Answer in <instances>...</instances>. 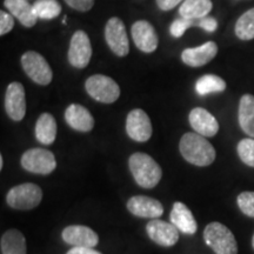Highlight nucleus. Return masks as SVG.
<instances>
[{
    "label": "nucleus",
    "instance_id": "1",
    "mask_svg": "<svg viewBox=\"0 0 254 254\" xmlns=\"http://www.w3.org/2000/svg\"><path fill=\"white\" fill-rule=\"evenodd\" d=\"M179 150L187 163L195 166H209L215 160L214 147L198 133H185L180 139Z\"/></svg>",
    "mask_w": 254,
    "mask_h": 254
},
{
    "label": "nucleus",
    "instance_id": "2",
    "mask_svg": "<svg viewBox=\"0 0 254 254\" xmlns=\"http://www.w3.org/2000/svg\"><path fill=\"white\" fill-rule=\"evenodd\" d=\"M128 166L135 183L142 189H153L163 177V170L151 155L136 152L128 159Z\"/></svg>",
    "mask_w": 254,
    "mask_h": 254
},
{
    "label": "nucleus",
    "instance_id": "3",
    "mask_svg": "<svg viewBox=\"0 0 254 254\" xmlns=\"http://www.w3.org/2000/svg\"><path fill=\"white\" fill-rule=\"evenodd\" d=\"M204 240L215 254H238L236 237L220 222H211L205 227Z\"/></svg>",
    "mask_w": 254,
    "mask_h": 254
},
{
    "label": "nucleus",
    "instance_id": "4",
    "mask_svg": "<svg viewBox=\"0 0 254 254\" xmlns=\"http://www.w3.org/2000/svg\"><path fill=\"white\" fill-rule=\"evenodd\" d=\"M43 190L36 184L26 183L12 187L6 195V202L14 209H33L41 202Z\"/></svg>",
    "mask_w": 254,
    "mask_h": 254
},
{
    "label": "nucleus",
    "instance_id": "5",
    "mask_svg": "<svg viewBox=\"0 0 254 254\" xmlns=\"http://www.w3.org/2000/svg\"><path fill=\"white\" fill-rule=\"evenodd\" d=\"M85 88L91 98L103 104H113L120 97L119 85L104 74H94L88 78Z\"/></svg>",
    "mask_w": 254,
    "mask_h": 254
},
{
    "label": "nucleus",
    "instance_id": "6",
    "mask_svg": "<svg viewBox=\"0 0 254 254\" xmlns=\"http://www.w3.org/2000/svg\"><path fill=\"white\" fill-rule=\"evenodd\" d=\"M21 66L27 77L36 84L47 86L53 79V72L50 64L40 53L27 51L21 56Z\"/></svg>",
    "mask_w": 254,
    "mask_h": 254
},
{
    "label": "nucleus",
    "instance_id": "7",
    "mask_svg": "<svg viewBox=\"0 0 254 254\" xmlns=\"http://www.w3.org/2000/svg\"><path fill=\"white\" fill-rule=\"evenodd\" d=\"M21 166L27 172L46 176L56 170L57 161L55 154L51 151L44 148H31L21 157Z\"/></svg>",
    "mask_w": 254,
    "mask_h": 254
},
{
    "label": "nucleus",
    "instance_id": "8",
    "mask_svg": "<svg viewBox=\"0 0 254 254\" xmlns=\"http://www.w3.org/2000/svg\"><path fill=\"white\" fill-rule=\"evenodd\" d=\"M105 39L107 45L116 56L125 57L129 52V43L127 38L125 24L118 17L109 19L105 27Z\"/></svg>",
    "mask_w": 254,
    "mask_h": 254
},
{
    "label": "nucleus",
    "instance_id": "9",
    "mask_svg": "<svg viewBox=\"0 0 254 254\" xmlns=\"http://www.w3.org/2000/svg\"><path fill=\"white\" fill-rule=\"evenodd\" d=\"M68 63L75 68H85L92 58V46L86 32L78 30L73 33L68 47Z\"/></svg>",
    "mask_w": 254,
    "mask_h": 254
},
{
    "label": "nucleus",
    "instance_id": "10",
    "mask_svg": "<svg viewBox=\"0 0 254 254\" xmlns=\"http://www.w3.org/2000/svg\"><path fill=\"white\" fill-rule=\"evenodd\" d=\"M126 132L132 140L148 141L152 136V123L150 117L140 109L132 110L126 118Z\"/></svg>",
    "mask_w": 254,
    "mask_h": 254
},
{
    "label": "nucleus",
    "instance_id": "11",
    "mask_svg": "<svg viewBox=\"0 0 254 254\" xmlns=\"http://www.w3.org/2000/svg\"><path fill=\"white\" fill-rule=\"evenodd\" d=\"M5 110L13 122H21L26 114L25 88L20 82H11L5 94Z\"/></svg>",
    "mask_w": 254,
    "mask_h": 254
},
{
    "label": "nucleus",
    "instance_id": "12",
    "mask_svg": "<svg viewBox=\"0 0 254 254\" xmlns=\"http://www.w3.org/2000/svg\"><path fill=\"white\" fill-rule=\"evenodd\" d=\"M148 237L158 245L164 247L174 246L179 240V230L172 222H166L160 219H153L146 225Z\"/></svg>",
    "mask_w": 254,
    "mask_h": 254
},
{
    "label": "nucleus",
    "instance_id": "13",
    "mask_svg": "<svg viewBox=\"0 0 254 254\" xmlns=\"http://www.w3.org/2000/svg\"><path fill=\"white\" fill-rule=\"evenodd\" d=\"M131 34L135 46L141 52L152 53L158 49V36L153 25L146 20H138L132 25Z\"/></svg>",
    "mask_w": 254,
    "mask_h": 254
},
{
    "label": "nucleus",
    "instance_id": "14",
    "mask_svg": "<svg viewBox=\"0 0 254 254\" xmlns=\"http://www.w3.org/2000/svg\"><path fill=\"white\" fill-rule=\"evenodd\" d=\"M63 240L73 247H87L93 249L99 243L98 236L92 228L82 225H71L63 231Z\"/></svg>",
    "mask_w": 254,
    "mask_h": 254
},
{
    "label": "nucleus",
    "instance_id": "15",
    "mask_svg": "<svg viewBox=\"0 0 254 254\" xmlns=\"http://www.w3.org/2000/svg\"><path fill=\"white\" fill-rule=\"evenodd\" d=\"M127 209L139 218L158 219L164 213L163 204L151 196L135 195L127 201Z\"/></svg>",
    "mask_w": 254,
    "mask_h": 254
},
{
    "label": "nucleus",
    "instance_id": "16",
    "mask_svg": "<svg viewBox=\"0 0 254 254\" xmlns=\"http://www.w3.org/2000/svg\"><path fill=\"white\" fill-rule=\"evenodd\" d=\"M189 120L190 127L194 129L195 133L205 138L214 136L219 131V123L215 117L202 107H195L190 111Z\"/></svg>",
    "mask_w": 254,
    "mask_h": 254
},
{
    "label": "nucleus",
    "instance_id": "17",
    "mask_svg": "<svg viewBox=\"0 0 254 254\" xmlns=\"http://www.w3.org/2000/svg\"><path fill=\"white\" fill-rule=\"evenodd\" d=\"M218 45L214 41H207L198 47H190L183 51L182 60L190 67H201L215 58Z\"/></svg>",
    "mask_w": 254,
    "mask_h": 254
},
{
    "label": "nucleus",
    "instance_id": "18",
    "mask_svg": "<svg viewBox=\"0 0 254 254\" xmlns=\"http://www.w3.org/2000/svg\"><path fill=\"white\" fill-rule=\"evenodd\" d=\"M65 120L71 128L78 132H90L94 127V118L86 107L71 104L65 111Z\"/></svg>",
    "mask_w": 254,
    "mask_h": 254
},
{
    "label": "nucleus",
    "instance_id": "19",
    "mask_svg": "<svg viewBox=\"0 0 254 254\" xmlns=\"http://www.w3.org/2000/svg\"><path fill=\"white\" fill-rule=\"evenodd\" d=\"M171 222L176 226L179 232L192 236L198 230V225L190 209L184 202H174L170 215Z\"/></svg>",
    "mask_w": 254,
    "mask_h": 254
},
{
    "label": "nucleus",
    "instance_id": "20",
    "mask_svg": "<svg viewBox=\"0 0 254 254\" xmlns=\"http://www.w3.org/2000/svg\"><path fill=\"white\" fill-rule=\"evenodd\" d=\"M4 5L9 13L25 27H33L37 24L38 17L33 5H31L28 0H5Z\"/></svg>",
    "mask_w": 254,
    "mask_h": 254
},
{
    "label": "nucleus",
    "instance_id": "21",
    "mask_svg": "<svg viewBox=\"0 0 254 254\" xmlns=\"http://www.w3.org/2000/svg\"><path fill=\"white\" fill-rule=\"evenodd\" d=\"M57 131L58 126L55 117L50 113L40 114L34 128L37 140L43 145H52L57 138Z\"/></svg>",
    "mask_w": 254,
    "mask_h": 254
},
{
    "label": "nucleus",
    "instance_id": "22",
    "mask_svg": "<svg viewBox=\"0 0 254 254\" xmlns=\"http://www.w3.org/2000/svg\"><path fill=\"white\" fill-rule=\"evenodd\" d=\"M238 119L241 129L250 138H254V95L245 94L241 97Z\"/></svg>",
    "mask_w": 254,
    "mask_h": 254
},
{
    "label": "nucleus",
    "instance_id": "23",
    "mask_svg": "<svg viewBox=\"0 0 254 254\" xmlns=\"http://www.w3.org/2000/svg\"><path fill=\"white\" fill-rule=\"evenodd\" d=\"M212 8V0H184L179 8V14L182 18L190 20H199L207 17Z\"/></svg>",
    "mask_w": 254,
    "mask_h": 254
},
{
    "label": "nucleus",
    "instance_id": "24",
    "mask_svg": "<svg viewBox=\"0 0 254 254\" xmlns=\"http://www.w3.org/2000/svg\"><path fill=\"white\" fill-rule=\"evenodd\" d=\"M0 247L2 254H26V240L18 230L6 231L1 237Z\"/></svg>",
    "mask_w": 254,
    "mask_h": 254
},
{
    "label": "nucleus",
    "instance_id": "25",
    "mask_svg": "<svg viewBox=\"0 0 254 254\" xmlns=\"http://www.w3.org/2000/svg\"><path fill=\"white\" fill-rule=\"evenodd\" d=\"M226 90V81L215 74H205L195 82V91L199 95L220 93Z\"/></svg>",
    "mask_w": 254,
    "mask_h": 254
},
{
    "label": "nucleus",
    "instance_id": "26",
    "mask_svg": "<svg viewBox=\"0 0 254 254\" xmlns=\"http://www.w3.org/2000/svg\"><path fill=\"white\" fill-rule=\"evenodd\" d=\"M234 31L240 40L254 39V7L246 11L238 19Z\"/></svg>",
    "mask_w": 254,
    "mask_h": 254
},
{
    "label": "nucleus",
    "instance_id": "27",
    "mask_svg": "<svg viewBox=\"0 0 254 254\" xmlns=\"http://www.w3.org/2000/svg\"><path fill=\"white\" fill-rule=\"evenodd\" d=\"M33 8L38 19H44V20L55 19L62 13V6L58 0H37L34 1Z\"/></svg>",
    "mask_w": 254,
    "mask_h": 254
},
{
    "label": "nucleus",
    "instance_id": "28",
    "mask_svg": "<svg viewBox=\"0 0 254 254\" xmlns=\"http://www.w3.org/2000/svg\"><path fill=\"white\" fill-rule=\"evenodd\" d=\"M237 150L241 161L247 166L254 167V139L246 138L240 140Z\"/></svg>",
    "mask_w": 254,
    "mask_h": 254
},
{
    "label": "nucleus",
    "instance_id": "29",
    "mask_svg": "<svg viewBox=\"0 0 254 254\" xmlns=\"http://www.w3.org/2000/svg\"><path fill=\"white\" fill-rule=\"evenodd\" d=\"M238 206L244 214L254 218V192H243L237 198Z\"/></svg>",
    "mask_w": 254,
    "mask_h": 254
},
{
    "label": "nucleus",
    "instance_id": "30",
    "mask_svg": "<svg viewBox=\"0 0 254 254\" xmlns=\"http://www.w3.org/2000/svg\"><path fill=\"white\" fill-rule=\"evenodd\" d=\"M194 25H196V20H190V19H186V18H179L171 24L170 32L174 38H180L184 36V33H185L190 27L194 26Z\"/></svg>",
    "mask_w": 254,
    "mask_h": 254
},
{
    "label": "nucleus",
    "instance_id": "31",
    "mask_svg": "<svg viewBox=\"0 0 254 254\" xmlns=\"http://www.w3.org/2000/svg\"><path fill=\"white\" fill-rule=\"evenodd\" d=\"M14 17L4 9L0 11V36H5L14 27Z\"/></svg>",
    "mask_w": 254,
    "mask_h": 254
},
{
    "label": "nucleus",
    "instance_id": "32",
    "mask_svg": "<svg viewBox=\"0 0 254 254\" xmlns=\"http://www.w3.org/2000/svg\"><path fill=\"white\" fill-rule=\"evenodd\" d=\"M95 0H65V2L69 7L75 11L87 12L93 7Z\"/></svg>",
    "mask_w": 254,
    "mask_h": 254
},
{
    "label": "nucleus",
    "instance_id": "33",
    "mask_svg": "<svg viewBox=\"0 0 254 254\" xmlns=\"http://www.w3.org/2000/svg\"><path fill=\"white\" fill-rule=\"evenodd\" d=\"M196 26L204 28L206 32L212 33V32L217 31L218 21L212 17H205V18L199 19V20H196Z\"/></svg>",
    "mask_w": 254,
    "mask_h": 254
},
{
    "label": "nucleus",
    "instance_id": "34",
    "mask_svg": "<svg viewBox=\"0 0 254 254\" xmlns=\"http://www.w3.org/2000/svg\"><path fill=\"white\" fill-rule=\"evenodd\" d=\"M182 1L184 0H157V5L161 11H171Z\"/></svg>",
    "mask_w": 254,
    "mask_h": 254
},
{
    "label": "nucleus",
    "instance_id": "35",
    "mask_svg": "<svg viewBox=\"0 0 254 254\" xmlns=\"http://www.w3.org/2000/svg\"><path fill=\"white\" fill-rule=\"evenodd\" d=\"M66 254H103L93 249H87V247H72Z\"/></svg>",
    "mask_w": 254,
    "mask_h": 254
},
{
    "label": "nucleus",
    "instance_id": "36",
    "mask_svg": "<svg viewBox=\"0 0 254 254\" xmlns=\"http://www.w3.org/2000/svg\"><path fill=\"white\" fill-rule=\"evenodd\" d=\"M4 168V158H2V155H0V170H2Z\"/></svg>",
    "mask_w": 254,
    "mask_h": 254
},
{
    "label": "nucleus",
    "instance_id": "37",
    "mask_svg": "<svg viewBox=\"0 0 254 254\" xmlns=\"http://www.w3.org/2000/svg\"><path fill=\"white\" fill-rule=\"evenodd\" d=\"M252 246H253V249H254V236L252 238Z\"/></svg>",
    "mask_w": 254,
    "mask_h": 254
}]
</instances>
